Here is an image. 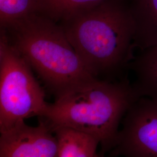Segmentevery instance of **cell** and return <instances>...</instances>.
I'll return each instance as SVG.
<instances>
[{
  "label": "cell",
  "instance_id": "30bf717a",
  "mask_svg": "<svg viewBox=\"0 0 157 157\" xmlns=\"http://www.w3.org/2000/svg\"><path fill=\"white\" fill-rule=\"evenodd\" d=\"M108 0H40L43 13L55 21L62 22L80 12Z\"/></svg>",
  "mask_w": 157,
  "mask_h": 157
},
{
  "label": "cell",
  "instance_id": "7a4b0ae2",
  "mask_svg": "<svg viewBox=\"0 0 157 157\" xmlns=\"http://www.w3.org/2000/svg\"><path fill=\"white\" fill-rule=\"evenodd\" d=\"M62 22L67 39L93 76L115 80L128 69L135 56L130 6L108 0Z\"/></svg>",
  "mask_w": 157,
  "mask_h": 157
},
{
  "label": "cell",
  "instance_id": "ba28073f",
  "mask_svg": "<svg viewBox=\"0 0 157 157\" xmlns=\"http://www.w3.org/2000/svg\"><path fill=\"white\" fill-rule=\"evenodd\" d=\"M128 69L135 75L133 84L141 97L157 102V46L140 51Z\"/></svg>",
  "mask_w": 157,
  "mask_h": 157
},
{
  "label": "cell",
  "instance_id": "5b68a950",
  "mask_svg": "<svg viewBox=\"0 0 157 157\" xmlns=\"http://www.w3.org/2000/svg\"><path fill=\"white\" fill-rule=\"evenodd\" d=\"M113 156L157 157V102L140 97L122 121Z\"/></svg>",
  "mask_w": 157,
  "mask_h": 157
},
{
  "label": "cell",
  "instance_id": "8fae6325",
  "mask_svg": "<svg viewBox=\"0 0 157 157\" xmlns=\"http://www.w3.org/2000/svg\"><path fill=\"white\" fill-rule=\"evenodd\" d=\"M37 13H43L40 0H0L1 29Z\"/></svg>",
  "mask_w": 157,
  "mask_h": 157
},
{
  "label": "cell",
  "instance_id": "9c48e42d",
  "mask_svg": "<svg viewBox=\"0 0 157 157\" xmlns=\"http://www.w3.org/2000/svg\"><path fill=\"white\" fill-rule=\"evenodd\" d=\"M58 143V157H94L99 141L90 135L67 128L52 129Z\"/></svg>",
  "mask_w": 157,
  "mask_h": 157
},
{
  "label": "cell",
  "instance_id": "7c38bea8",
  "mask_svg": "<svg viewBox=\"0 0 157 157\" xmlns=\"http://www.w3.org/2000/svg\"><path fill=\"white\" fill-rule=\"evenodd\" d=\"M100 157V156H99V155H98V154H96V155H95V157Z\"/></svg>",
  "mask_w": 157,
  "mask_h": 157
},
{
  "label": "cell",
  "instance_id": "52a82bcc",
  "mask_svg": "<svg viewBox=\"0 0 157 157\" xmlns=\"http://www.w3.org/2000/svg\"><path fill=\"white\" fill-rule=\"evenodd\" d=\"M134 48L139 51L157 46V0H132Z\"/></svg>",
  "mask_w": 157,
  "mask_h": 157
},
{
  "label": "cell",
  "instance_id": "3957f363",
  "mask_svg": "<svg viewBox=\"0 0 157 157\" xmlns=\"http://www.w3.org/2000/svg\"><path fill=\"white\" fill-rule=\"evenodd\" d=\"M1 30L9 44L56 96L95 78L74 49L62 26L45 14L35 13Z\"/></svg>",
  "mask_w": 157,
  "mask_h": 157
},
{
  "label": "cell",
  "instance_id": "6da1fadb",
  "mask_svg": "<svg viewBox=\"0 0 157 157\" xmlns=\"http://www.w3.org/2000/svg\"><path fill=\"white\" fill-rule=\"evenodd\" d=\"M140 97L126 78L109 80L95 77L56 96L41 118L52 129L67 128L93 136L105 153L115 146L119 124Z\"/></svg>",
  "mask_w": 157,
  "mask_h": 157
},
{
  "label": "cell",
  "instance_id": "277c9868",
  "mask_svg": "<svg viewBox=\"0 0 157 157\" xmlns=\"http://www.w3.org/2000/svg\"><path fill=\"white\" fill-rule=\"evenodd\" d=\"M48 104L44 91L34 77L32 67L1 33V132L25 122V119L42 117Z\"/></svg>",
  "mask_w": 157,
  "mask_h": 157
},
{
  "label": "cell",
  "instance_id": "8992f818",
  "mask_svg": "<svg viewBox=\"0 0 157 157\" xmlns=\"http://www.w3.org/2000/svg\"><path fill=\"white\" fill-rule=\"evenodd\" d=\"M0 157H58V140L44 121L35 127L22 122L1 132Z\"/></svg>",
  "mask_w": 157,
  "mask_h": 157
}]
</instances>
